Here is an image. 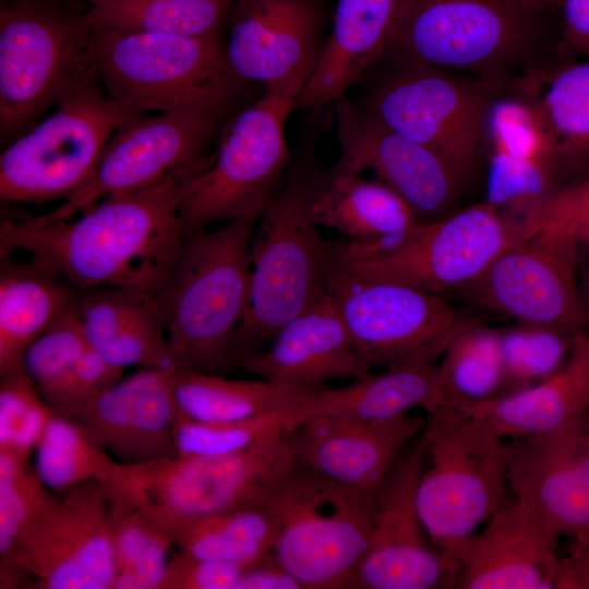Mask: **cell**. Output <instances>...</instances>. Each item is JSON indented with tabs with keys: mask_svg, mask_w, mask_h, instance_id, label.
Segmentation results:
<instances>
[{
	"mask_svg": "<svg viewBox=\"0 0 589 589\" xmlns=\"http://www.w3.org/2000/svg\"><path fill=\"white\" fill-rule=\"evenodd\" d=\"M554 142L558 179L589 173V58L567 59L517 82Z\"/></svg>",
	"mask_w": 589,
	"mask_h": 589,
	"instance_id": "e575fe53",
	"label": "cell"
},
{
	"mask_svg": "<svg viewBox=\"0 0 589 589\" xmlns=\"http://www.w3.org/2000/svg\"><path fill=\"white\" fill-rule=\"evenodd\" d=\"M394 65L364 105L389 128L433 148L470 179L485 149L489 108L515 81Z\"/></svg>",
	"mask_w": 589,
	"mask_h": 589,
	"instance_id": "9a60e30c",
	"label": "cell"
},
{
	"mask_svg": "<svg viewBox=\"0 0 589 589\" xmlns=\"http://www.w3.org/2000/svg\"><path fill=\"white\" fill-rule=\"evenodd\" d=\"M536 203L569 225L580 243L589 245V177L557 184Z\"/></svg>",
	"mask_w": 589,
	"mask_h": 589,
	"instance_id": "bcb514c9",
	"label": "cell"
},
{
	"mask_svg": "<svg viewBox=\"0 0 589 589\" xmlns=\"http://www.w3.org/2000/svg\"><path fill=\"white\" fill-rule=\"evenodd\" d=\"M405 0H337L320 62L294 108L335 103L385 53Z\"/></svg>",
	"mask_w": 589,
	"mask_h": 589,
	"instance_id": "4316f807",
	"label": "cell"
},
{
	"mask_svg": "<svg viewBox=\"0 0 589 589\" xmlns=\"http://www.w3.org/2000/svg\"><path fill=\"white\" fill-rule=\"evenodd\" d=\"M458 406L506 440L582 423L589 409V334L575 333L566 360L544 380L482 402Z\"/></svg>",
	"mask_w": 589,
	"mask_h": 589,
	"instance_id": "83f0119b",
	"label": "cell"
},
{
	"mask_svg": "<svg viewBox=\"0 0 589 589\" xmlns=\"http://www.w3.org/2000/svg\"><path fill=\"white\" fill-rule=\"evenodd\" d=\"M302 584L278 561L274 552L243 567L236 589H301Z\"/></svg>",
	"mask_w": 589,
	"mask_h": 589,
	"instance_id": "681fc988",
	"label": "cell"
},
{
	"mask_svg": "<svg viewBox=\"0 0 589 589\" xmlns=\"http://www.w3.org/2000/svg\"><path fill=\"white\" fill-rule=\"evenodd\" d=\"M24 366L50 410L72 419L123 373L88 344L75 310L28 348Z\"/></svg>",
	"mask_w": 589,
	"mask_h": 589,
	"instance_id": "f1b7e54d",
	"label": "cell"
},
{
	"mask_svg": "<svg viewBox=\"0 0 589 589\" xmlns=\"http://www.w3.org/2000/svg\"><path fill=\"white\" fill-rule=\"evenodd\" d=\"M233 0H120L86 12L93 31L173 36L220 35Z\"/></svg>",
	"mask_w": 589,
	"mask_h": 589,
	"instance_id": "8d00e7d4",
	"label": "cell"
},
{
	"mask_svg": "<svg viewBox=\"0 0 589 589\" xmlns=\"http://www.w3.org/2000/svg\"><path fill=\"white\" fill-rule=\"evenodd\" d=\"M0 450L31 458L53 412L25 366L0 376Z\"/></svg>",
	"mask_w": 589,
	"mask_h": 589,
	"instance_id": "ee69618b",
	"label": "cell"
},
{
	"mask_svg": "<svg viewBox=\"0 0 589 589\" xmlns=\"http://www.w3.org/2000/svg\"><path fill=\"white\" fill-rule=\"evenodd\" d=\"M309 208L318 227L357 244L396 239L418 223L410 206L389 187L360 175L311 169Z\"/></svg>",
	"mask_w": 589,
	"mask_h": 589,
	"instance_id": "f546056e",
	"label": "cell"
},
{
	"mask_svg": "<svg viewBox=\"0 0 589 589\" xmlns=\"http://www.w3.org/2000/svg\"><path fill=\"white\" fill-rule=\"evenodd\" d=\"M181 181L105 197L75 217H3L0 255L26 260L79 291L115 286L159 293L184 235Z\"/></svg>",
	"mask_w": 589,
	"mask_h": 589,
	"instance_id": "6da1fadb",
	"label": "cell"
},
{
	"mask_svg": "<svg viewBox=\"0 0 589 589\" xmlns=\"http://www.w3.org/2000/svg\"><path fill=\"white\" fill-rule=\"evenodd\" d=\"M32 464L56 495L92 480L109 482L119 467L77 421L55 413L35 446Z\"/></svg>",
	"mask_w": 589,
	"mask_h": 589,
	"instance_id": "f35d334b",
	"label": "cell"
},
{
	"mask_svg": "<svg viewBox=\"0 0 589 589\" xmlns=\"http://www.w3.org/2000/svg\"><path fill=\"white\" fill-rule=\"evenodd\" d=\"M327 292L372 369L436 365L458 336L482 324L441 294L360 276L329 249Z\"/></svg>",
	"mask_w": 589,
	"mask_h": 589,
	"instance_id": "9c48e42d",
	"label": "cell"
},
{
	"mask_svg": "<svg viewBox=\"0 0 589 589\" xmlns=\"http://www.w3.org/2000/svg\"><path fill=\"white\" fill-rule=\"evenodd\" d=\"M536 13L515 0H405L383 57L516 81L566 59L549 44Z\"/></svg>",
	"mask_w": 589,
	"mask_h": 589,
	"instance_id": "7a4b0ae2",
	"label": "cell"
},
{
	"mask_svg": "<svg viewBox=\"0 0 589 589\" xmlns=\"http://www.w3.org/2000/svg\"><path fill=\"white\" fill-rule=\"evenodd\" d=\"M425 422L409 413L381 422L314 416L286 437L297 460L335 482L376 495Z\"/></svg>",
	"mask_w": 589,
	"mask_h": 589,
	"instance_id": "44dd1931",
	"label": "cell"
},
{
	"mask_svg": "<svg viewBox=\"0 0 589 589\" xmlns=\"http://www.w3.org/2000/svg\"><path fill=\"white\" fill-rule=\"evenodd\" d=\"M55 495L37 477L31 458L11 450H0L1 588L24 585L21 541Z\"/></svg>",
	"mask_w": 589,
	"mask_h": 589,
	"instance_id": "ab89813d",
	"label": "cell"
},
{
	"mask_svg": "<svg viewBox=\"0 0 589 589\" xmlns=\"http://www.w3.org/2000/svg\"><path fill=\"white\" fill-rule=\"evenodd\" d=\"M172 540L189 556L247 567L274 550L276 527L259 493L191 521Z\"/></svg>",
	"mask_w": 589,
	"mask_h": 589,
	"instance_id": "d590c367",
	"label": "cell"
},
{
	"mask_svg": "<svg viewBox=\"0 0 589 589\" xmlns=\"http://www.w3.org/2000/svg\"><path fill=\"white\" fill-rule=\"evenodd\" d=\"M323 22L321 0H236L225 44L230 65L244 82L296 103L322 57Z\"/></svg>",
	"mask_w": 589,
	"mask_h": 589,
	"instance_id": "ffe728a7",
	"label": "cell"
},
{
	"mask_svg": "<svg viewBox=\"0 0 589 589\" xmlns=\"http://www.w3.org/2000/svg\"><path fill=\"white\" fill-rule=\"evenodd\" d=\"M242 566L189 556L175 548L163 589H236Z\"/></svg>",
	"mask_w": 589,
	"mask_h": 589,
	"instance_id": "f6af8a7d",
	"label": "cell"
},
{
	"mask_svg": "<svg viewBox=\"0 0 589 589\" xmlns=\"http://www.w3.org/2000/svg\"><path fill=\"white\" fill-rule=\"evenodd\" d=\"M276 527L274 554L303 588H353L375 497L294 461L260 493Z\"/></svg>",
	"mask_w": 589,
	"mask_h": 589,
	"instance_id": "52a82bcc",
	"label": "cell"
},
{
	"mask_svg": "<svg viewBox=\"0 0 589 589\" xmlns=\"http://www.w3.org/2000/svg\"><path fill=\"white\" fill-rule=\"evenodd\" d=\"M256 223L230 220L184 237L158 293L171 365L225 375L245 311Z\"/></svg>",
	"mask_w": 589,
	"mask_h": 589,
	"instance_id": "277c9868",
	"label": "cell"
},
{
	"mask_svg": "<svg viewBox=\"0 0 589 589\" xmlns=\"http://www.w3.org/2000/svg\"><path fill=\"white\" fill-rule=\"evenodd\" d=\"M172 366L121 376L74 420L119 464L137 465L175 455L178 414Z\"/></svg>",
	"mask_w": 589,
	"mask_h": 589,
	"instance_id": "603a6c76",
	"label": "cell"
},
{
	"mask_svg": "<svg viewBox=\"0 0 589 589\" xmlns=\"http://www.w3.org/2000/svg\"><path fill=\"white\" fill-rule=\"evenodd\" d=\"M308 419L303 411H283L253 419L202 423L177 418L176 454L181 456H220L241 452L265 436L288 432Z\"/></svg>",
	"mask_w": 589,
	"mask_h": 589,
	"instance_id": "b9f144b4",
	"label": "cell"
},
{
	"mask_svg": "<svg viewBox=\"0 0 589 589\" xmlns=\"http://www.w3.org/2000/svg\"><path fill=\"white\" fill-rule=\"evenodd\" d=\"M91 47L105 93L137 113L204 109L226 115L247 84L230 65L220 35L93 31Z\"/></svg>",
	"mask_w": 589,
	"mask_h": 589,
	"instance_id": "8992f818",
	"label": "cell"
},
{
	"mask_svg": "<svg viewBox=\"0 0 589 589\" xmlns=\"http://www.w3.org/2000/svg\"><path fill=\"white\" fill-rule=\"evenodd\" d=\"M537 435L561 462L589 482V430L584 423Z\"/></svg>",
	"mask_w": 589,
	"mask_h": 589,
	"instance_id": "7dc6e473",
	"label": "cell"
},
{
	"mask_svg": "<svg viewBox=\"0 0 589 589\" xmlns=\"http://www.w3.org/2000/svg\"><path fill=\"white\" fill-rule=\"evenodd\" d=\"M568 333L528 324L500 332L507 384L520 389L554 373L570 351L574 336L568 337Z\"/></svg>",
	"mask_w": 589,
	"mask_h": 589,
	"instance_id": "7bdbcfd3",
	"label": "cell"
},
{
	"mask_svg": "<svg viewBox=\"0 0 589 589\" xmlns=\"http://www.w3.org/2000/svg\"><path fill=\"white\" fill-rule=\"evenodd\" d=\"M446 401L437 364L402 366L369 372L344 387L314 392L308 405V418L325 416L381 422L408 414L416 408L428 413Z\"/></svg>",
	"mask_w": 589,
	"mask_h": 589,
	"instance_id": "d6a6232c",
	"label": "cell"
},
{
	"mask_svg": "<svg viewBox=\"0 0 589 589\" xmlns=\"http://www.w3.org/2000/svg\"><path fill=\"white\" fill-rule=\"evenodd\" d=\"M521 5L536 12L561 8L563 0H515Z\"/></svg>",
	"mask_w": 589,
	"mask_h": 589,
	"instance_id": "f907efd6",
	"label": "cell"
},
{
	"mask_svg": "<svg viewBox=\"0 0 589 589\" xmlns=\"http://www.w3.org/2000/svg\"><path fill=\"white\" fill-rule=\"evenodd\" d=\"M24 585L39 589H113L108 486L87 481L55 495L20 545Z\"/></svg>",
	"mask_w": 589,
	"mask_h": 589,
	"instance_id": "e0dca14e",
	"label": "cell"
},
{
	"mask_svg": "<svg viewBox=\"0 0 589 589\" xmlns=\"http://www.w3.org/2000/svg\"><path fill=\"white\" fill-rule=\"evenodd\" d=\"M437 365L448 401L456 405L495 398L507 384L500 330L482 324L458 336Z\"/></svg>",
	"mask_w": 589,
	"mask_h": 589,
	"instance_id": "60d3db41",
	"label": "cell"
},
{
	"mask_svg": "<svg viewBox=\"0 0 589 589\" xmlns=\"http://www.w3.org/2000/svg\"><path fill=\"white\" fill-rule=\"evenodd\" d=\"M238 369L305 390H320L329 381L356 380L372 371L356 350L328 292Z\"/></svg>",
	"mask_w": 589,
	"mask_h": 589,
	"instance_id": "d4e9b609",
	"label": "cell"
},
{
	"mask_svg": "<svg viewBox=\"0 0 589 589\" xmlns=\"http://www.w3.org/2000/svg\"><path fill=\"white\" fill-rule=\"evenodd\" d=\"M527 229L525 219L484 202L417 223L388 242H327L332 256L360 276L443 296L473 281Z\"/></svg>",
	"mask_w": 589,
	"mask_h": 589,
	"instance_id": "ba28073f",
	"label": "cell"
},
{
	"mask_svg": "<svg viewBox=\"0 0 589 589\" xmlns=\"http://www.w3.org/2000/svg\"><path fill=\"white\" fill-rule=\"evenodd\" d=\"M171 386L177 418L202 423L243 421L283 411H303L308 416L310 397L316 392L263 378H227L176 365Z\"/></svg>",
	"mask_w": 589,
	"mask_h": 589,
	"instance_id": "836d02e7",
	"label": "cell"
},
{
	"mask_svg": "<svg viewBox=\"0 0 589 589\" xmlns=\"http://www.w3.org/2000/svg\"><path fill=\"white\" fill-rule=\"evenodd\" d=\"M339 158L334 171L371 169L412 209L418 223L453 212L468 178L433 148L396 132L366 105L341 97L334 103Z\"/></svg>",
	"mask_w": 589,
	"mask_h": 589,
	"instance_id": "ac0fdd59",
	"label": "cell"
},
{
	"mask_svg": "<svg viewBox=\"0 0 589 589\" xmlns=\"http://www.w3.org/2000/svg\"><path fill=\"white\" fill-rule=\"evenodd\" d=\"M557 540L522 502H504L460 549L455 588L557 589Z\"/></svg>",
	"mask_w": 589,
	"mask_h": 589,
	"instance_id": "7402d4cb",
	"label": "cell"
},
{
	"mask_svg": "<svg viewBox=\"0 0 589 589\" xmlns=\"http://www.w3.org/2000/svg\"><path fill=\"white\" fill-rule=\"evenodd\" d=\"M225 116L178 109L132 118L111 136L88 182L62 205L38 216L63 221L111 195L182 182L207 161V149Z\"/></svg>",
	"mask_w": 589,
	"mask_h": 589,
	"instance_id": "2e32d148",
	"label": "cell"
},
{
	"mask_svg": "<svg viewBox=\"0 0 589 589\" xmlns=\"http://www.w3.org/2000/svg\"><path fill=\"white\" fill-rule=\"evenodd\" d=\"M108 491L117 564L113 589H163L175 551L171 536L140 506Z\"/></svg>",
	"mask_w": 589,
	"mask_h": 589,
	"instance_id": "74e56055",
	"label": "cell"
},
{
	"mask_svg": "<svg viewBox=\"0 0 589 589\" xmlns=\"http://www.w3.org/2000/svg\"><path fill=\"white\" fill-rule=\"evenodd\" d=\"M79 294L33 263L0 255V376L24 366L28 348L76 309Z\"/></svg>",
	"mask_w": 589,
	"mask_h": 589,
	"instance_id": "4dcf8cb0",
	"label": "cell"
},
{
	"mask_svg": "<svg viewBox=\"0 0 589 589\" xmlns=\"http://www.w3.org/2000/svg\"><path fill=\"white\" fill-rule=\"evenodd\" d=\"M91 3V8L98 7L107 3H112L120 0H87Z\"/></svg>",
	"mask_w": 589,
	"mask_h": 589,
	"instance_id": "816d5d0a",
	"label": "cell"
},
{
	"mask_svg": "<svg viewBox=\"0 0 589 589\" xmlns=\"http://www.w3.org/2000/svg\"><path fill=\"white\" fill-rule=\"evenodd\" d=\"M585 303V311H586V321H589V285H588V291Z\"/></svg>",
	"mask_w": 589,
	"mask_h": 589,
	"instance_id": "f5cc1de1",
	"label": "cell"
},
{
	"mask_svg": "<svg viewBox=\"0 0 589 589\" xmlns=\"http://www.w3.org/2000/svg\"><path fill=\"white\" fill-rule=\"evenodd\" d=\"M422 432L376 494L370 537L353 588H455L458 564L428 544L418 509L417 489L425 453Z\"/></svg>",
	"mask_w": 589,
	"mask_h": 589,
	"instance_id": "d6986e66",
	"label": "cell"
},
{
	"mask_svg": "<svg viewBox=\"0 0 589 589\" xmlns=\"http://www.w3.org/2000/svg\"><path fill=\"white\" fill-rule=\"evenodd\" d=\"M519 215L528 221L527 231L454 294L521 324L579 330L586 311L576 281V232L534 203Z\"/></svg>",
	"mask_w": 589,
	"mask_h": 589,
	"instance_id": "4fadbf2b",
	"label": "cell"
},
{
	"mask_svg": "<svg viewBox=\"0 0 589 589\" xmlns=\"http://www.w3.org/2000/svg\"><path fill=\"white\" fill-rule=\"evenodd\" d=\"M486 195L503 212L517 209L557 185L554 142L533 100L517 83L490 106L484 128Z\"/></svg>",
	"mask_w": 589,
	"mask_h": 589,
	"instance_id": "cb8c5ba5",
	"label": "cell"
},
{
	"mask_svg": "<svg viewBox=\"0 0 589 589\" xmlns=\"http://www.w3.org/2000/svg\"><path fill=\"white\" fill-rule=\"evenodd\" d=\"M425 420L418 509L436 550L457 563L465 542L505 502L510 443L450 401L428 412Z\"/></svg>",
	"mask_w": 589,
	"mask_h": 589,
	"instance_id": "5b68a950",
	"label": "cell"
},
{
	"mask_svg": "<svg viewBox=\"0 0 589 589\" xmlns=\"http://www.w3.org/2000/svg\"><path fill=\"white\" fill-rule=\"evenodd\" d=\"M86 13L20 3L0 12V129L21 135L95 74Z\"/></svg>",
	"mask_w": 589,
	"mask_h": 589,
	"instance_id": "5bb4252c",
	"label": "cell"
},
{
	"mask_svg": "<svg viewBox=\"0 0 589 589\" xmlns=\"http://www.w3.org/2000/svg\"><path fill=\"white\" fill-rule=\"evenodd\" d=\"M508 486L557 538L589 544V482L561 462L539 435L510 443Z\"/></svg>",
	"mask_w": 589,
	"mask_h": 589,
	"instance_id": "1f68e13d",
	"label": "cell"
},
{
	"mask_svg": "<svg viewBox=\"0 0 589 589\" xmlns=\"http://www.w3.org/2000/svg\"><path fill=\"white\" fill-rule=\"evenodd\" d=\"M286 433L265 436L229 455L175 454L144 464H119L106 484L144 509L173 539L191 521L255 497L284 472L296 459Z\"/></svg>",
	"mask_w": 589,
	"mask_h": 589,
	"instance_id": "7c38bea8",
	"label": "cell"
},
{
	"mask_svg": "<svg viewBox=\"0 0 589 589\" xmlns=\"http://www.w3.org/2000/svg\"><path fill=\"white\" fill-rule=\"evenodd\" d=\"M560 45L567 59L589 58V0H563Z\"/></svg>",
	"mask_w": 589,
	"mask_h": 589,
	"instance_id": "c3c4849f",
	"label": "cell"
},
{
	"mask_svg": "<svg viewBox=\"0 0 589 589\" xmlns=\"http://www.w3.org/2000/svg\"><path fill=\"white\" fill-rule=\"evenodd\" d=\"M582 423L587 426V429L589 430V409L584 418V421Z\"/></svg>",
	"mask_w": 589,
	"mask_h": 589,
	"instance_id": "db71d44e",
	"label": "cell"
},
{
	"mask_svg": "<svg viewBox=\"0 0 589 589\" xmlns=\"http://www.w3.org/2000/svg\"><path fill=\"white\" fill-rule=\"evenodd\" d=\"M75 312L88 344L112 365L122 370L172 366L158 293L95 287L80 291Z\"/></svg>",
	"mask_w": 589,
	"mask_h": 589,
	"instance_id": "484cf974",
	"label": "cell"
},
{
	"mask_svg": "<svg viewBox=\"0 0 589 589\" xmlns=\"http://www.w3.org/2000/svg\"><path fill=\"white\" fill-rule=\"evenodd\" d=\"M112 100L96 75L72 88L0 156V200L41 205L75 195L115 132L139 116Z\"/></svg>",
	"mask_w": 589,
	"mask_h": 589,
	"instance_id": "30bf717a",
	"label": "cell"
},
{
	"mask_svg": "<svg viewBox=\"0 0 589 589\" xmlns=\"http://www.w3.org/2000/svg\"><path fill=\"white\" fill-rule=\"evenodd\" d=\"M311 169L290 161L256 223L245 311L225 374L264 349L289 321L327 294L328 244L309 208Z\"/></svg>",
	"mask_w": 589,
	"mask_h": 589,
	"instance_id": "3957f363",
	"label": "cell"
},
{
	"mask_svg": "<svg viewBox=\"0 0 589 589\" xmlns=\"http://www.w3.org/2000/svg\"><path fill=\"white\" fill-rule=\"evenodd\" d=\"M294 109L264 93L228 122L217 152L181 182L184 237L217 223L260 219L290 164L285 124Z\"/></svg>",
	"mask_w": 589,
	"mask_h": 589,
	"instance_id": "8fae6325",
	"label": "cell"
}]
</instances>
